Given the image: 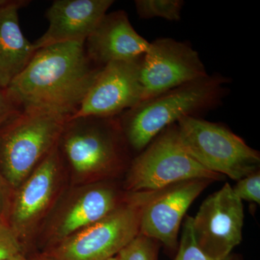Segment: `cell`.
<instances>
[{"label": "cell", "instance_id": "obj_11", "mask_svg": "<svg viewBox=\"0 0 260 260\" xmlns=\"http://www.w3.org/2000/svg\"><path fill=\"white\" fill-rule=\"evenodd\" d=\"M213 181L192 179L154 191L142 208L140 234L158 241L174 256L179 246V230L184 215L198 196Z\"/></svg>", "mask_w": 260, "mask_h": 260}, {"label": "cell", "instance_id": "obj_25", "mask_svg": "<svg viewBox=\"0 0 260 260\" xmlns=\"http://www.w3.org/2000/svg\"><path fill=\"white\" fill-rule=\"evenodd\" d=\"M12 1H13V0H0V9L9 5L10 3H11Z\"/></svg>", "mask_w": 260, "mask_h": 260}, {"label": "cell", "instance_id": "obj_27", "mask_svg": "<svg viewBox=\"0 0 260 260\" xmlns=\"http://www.w3.org/2000/svg\"><path fill=\"white\" fill-rule=\"evenodd\" d=\"M230 260H242V259L239 256H236L234 255V254H232Z\"/></svg>", "mask_w": 260, "mask_h": 260}, {"label": "cell", "instance_id": "obj_21", "mask_svg": "<svg viewBox=\"0 0 260 260\" xmlns=\"http://www.w3.org/2000/svg\"><path fill=\"white\" fill-rule=\"evenodd\" d=\"M233 191L241 200L260 204V172L259 170L249 174L247 177L237 181L232 187Z\"/></svg>", "mask_w": 260, "mask_h": 260}, {"label": "cell", "instance_id": "obj_3", "mask_svg": "<svg viewBox=\"0 0 260 260\" xmlns=\"http://www.w3.org/2000/svg\"><path fill=\"white\" fill-rule=\"evenodd\" d=\"M129 146L118 117L68 119L58 149L80 177L114 175L125 166Z\"/></svg>", "mask_w": 260, "mask_h": 260}, {"label": "cell", "instance_id": "obj_8", "mask_svg": "<svg viewBox=\"0 0 260 260\" xmlns=\"http://www.w3.org/2000/svg\"><path fill=\"white\" fill-rule=\"evenodd\" d=\"M244 220L242 201L225 183L203 201L192 217L195 242L212 259H226L242 242Z\"/></svg>", "mask_w": 260, "mask_h": 260}, {"label": "cell", "instance_id": "obj_2", "mask_svg": "<svg viewBox=\"0 0 260 260\" xmlns=\"http://www.w3.org/2000/svg\"><path fill=\"white\" fill-rule=\"evenodd\" d=\"M226 77L208 75L140 102L119 116L128 145L142 151L159 134L186 116L198 117L218 107L225 96Z\"/></svg>", "mask_w": 260, "mask_h": 260}, {"label": "cell", "instance_id": "obj_12", "mask_svg": "<svg viewBox=\"0 0 260 260\" xmlns=\"http://www.w3.org/2000/svg\"><path fill=\"white\" fill-rule=\"evenodd\" d=\"M141 59L113 61L103 67L79 109L70 119L117 117L141 102Z\"/></svg>", "mask_w": 260, "mask_h": 260}, {"label": "cell", "instance_id": "obj_9", "mask_svg": "<svg viewBox=\"0 0 260 260\" xmlns=\"http://www.w3.org/2000/svg\"><path fill=\"white\" fill-rule=\"evenodd\" d=\"M208 75L190 45L172 38L155 39L140 61L141 102Z\"/></svg>", "mask_w": 260, "mask_h": 260}, {"label": "cell", "instance_id": "obj_19", "mask_svg": "<svg viewBox=\"0 0 260 260\" xmlns=\"http://www.w3.org/2000/svg\"><path fill=\"white\" fill-rule=\"evenodd\" d=\"M182 229L177 253L173 260H217L207 256L197 245L193 234L192 217H186ZM231 256L222 260H230Z\"/></svg>", "mask_w": 260, "mask_h": 260}, {"label": "cell", "instance_id": "obj_6", "mask_svg": "<svg viewBox=\"0 0 260 260\" xmlns=\"http://www.w3.org/2000/svg\"><path fill=\"white\" fill-rule=\"evenodd\" d=\"M223 177L205 169L186 151L174 124L162 130L130 162L124 188L127 192L158 191L181 181H220Z\"/></svg>", "mask_w": 260, "mask_h": 260}, {"label": "cell", "instance_id": "obj_1", "mask_svg": "<svg viewBox=\"0 0 260 260\" xmlns=\"http://www.w3.org/2000/svg\"><path fill=\"white\" fill-rule=\"evenodd\" d=\"M102 68L89 59L85 42L42 48L8 88L21 112L70 119L83 103Z\"/></svg>", "mask_w": 260, "mask_h": 260}, {"label": "cell", "instance_id": "obj_23", "mask_svg": "<svg viewBox=\"0 0 260 260\" xmlns=\"http://www.w3.org/2000/svg\"><path fill=\"white\" fill-rule=\"evenodd\" d=\"M11 186L0 173V218L4 219L5 214L8 211L12 198Z\"/></svg>", "mask_w": 260, "mask_h": 260}, {"label": "cell", "instance_id": "obj_18", "mask_svg": "<svg viewBox=\"0 0 260 260\" xmlns=\"http://www.w3.org/2000/svg\"><path fill=\"white\" fill-rule=\"evenodd\" d=\"M160 246L158 241L139 234L118 253L116 260H159Z\"/></svg>", "mask_w": 260, "mask_h": 260}, {"label": "cell", "instance_id": "obj_13", "mask_svg": "<svg viewBox=\"0 0 260 260\" xmlns=\"http://www.w3.org/2000/svg\"><path fill=\"white\" fill-rule=\"evenodd\" d=\"M107 183H94L80 188L70 197L51 222L50 246L105 218L127 198Z\"/></svg>", "mask_w": 260, "mask_h": 260}, {"label": "cell", "instance_id": "obj_5", "mask_svg": "<svg viewBox=\"0 0 260 260\" xmlns=\"http://www.w3.org/2000/svg\"><path fill=\"white\" fill-rule=\"evenodd\" d=\"M68 120L20 112L0 128V173L13 190L57 146Z\"/></svg>", "mask_w": 260, "mask_h": 260}, {"label": "cell", "instance_id": "obj_7", "mask_svg": "<svg viewBox=\"0 0 260 260\" xmlns=\"http://www.w3.org/2000/svg\"><path fill=\"white\" fill-rule=\"evenodd\" d=\"M177 125L186 151L210 172L239 181L259 170V152L225 126L194 116Z\"/></svg>", "mask_w": 260, "mask_h": 260}, {"label": "cell", "instance_id": "obj_15", "mask_svg": "<svg viewBox=\"0 0 260 260\" xmlns=\"http://www.w3.org/2000/svg\"><path fill=\"white\" fill-rule=\"evenodd\" d=\"M149 45L150 42L133 28L124 10L104 15L85 42L89 59L100 68L113 61L139 59Z\"/></svg>", "mask_w": 260, "mask_h": 260}, {"label": "cell", "instance_id": "obj_22", "mask_svg": "<svg viewBox=\"0 0 260 260\" xmlns=\"http://www.w3.org/2000/svg\"><path fill=\"white\" fill-rule=\"evenodd\" d=\"M20 112H21L12 102L6 90L0 88V128Z\"/></svg>", "mask_w": 260, "mask_h": 260}, {"label": "cell", "instance_id": "obj_17", "mask_svg": "<svg viewBox=\"0 0 260 260\" xmlns=\"http://www.w3.org/2000/svg\"><path fill=\"white\" fill-rule=\"evenodd\" d=\"M184 3L182 0H136L135 9L142 19L160 18L179 21Z\"/></svg>", "mask_w": 260, "mask_h": 260}, {"label": "cell", "instance_id": "obj_28", "mask_svg": "<svg viewBox=\"0 0 260 260\" xmlns=\"http://www.w3.org/2000/svg\"><path fill=\"white\" fill-rule=\"evenodd\" d=\"M107 260H116V256H114V257L109 258V259H108Z\"/></svg>", "mask_w": 260, "mask_h": 260}, {"label": "cell", "instance_id": "obj_4", "mask_svg": "<svg viewBox=\"0 0 260 260\" xmlns=\"http://www.w3.org/2000/svg\"><path fill=\"white\" fill-rule=\"evenodd\" d=\"M155 191L128 192L125 201L105 218L49 246L47 260H107L140 234L143 205Z\"/></svg>", "mask_w": 260, "mask_h": 260}, {"label": "cell", "instance_id": "obj_24", "mask_svg": "<svg viewBox=\"0 0 260 260\" xmlns=\"http://www.w3.org/2000/svg\"><path fill=\"white\" fill-rule=\"evenodd\" d=\"M3 260H30L25 256L23 252L18 253V254H15V255L10 256L9 258Z\"/></svg>", "mask_w": 260, "mask_h": 260}, {"label": "cell", "instance_id": "obj_10", "mask_svg": "<svg viewBox=\"0 0 260 260\" xmlns=\"http://www.w3.org/2000/svg\"><path fill=\"white\" fill-rule=\"evenodd\" d=\"M63 162L58 145L14 190L8 223L20 241L29 237L54 203Z\"/></svg>", "mask_w": 260, "mask_h": 260}, {"label": "cell", "instance_id": "obj_20", "mask_svg": "<svg viewBox=\"0 0 260 260\" xmlns=\"http://www.w3.org/2000/svg\"><path fill=\"white\" fill-rule=\"evenodd\" d=\"M23 252V243L8 221L0 218V260Z\"/></svg>", "mask_w": 260, "mask_h": 260}, {"label": "cell", "instance_id": "obj_14", "mask_svg": "<svg viewBox=\"0 0 260 260\" xmlns=\"http://www.w3.org/2000/svg\"><path fill=\"white\" fill-rule=\"evenodd\" d=\"M113 0H56L48 8L47 31L32 43L37 51L54 44L85 42L114 4Z\"/></svg>", "mask_w": 260, "mask_h": 260}, {"label": "cell", "instance_id": "obj_26", "mask_svg": "<svg viewBox=\"0 0 260 260\" xmlns=\"http://www.w3.org/2000/svg\"><path fill=\"white\" fill-rule=\"evenodd\" d=\"M30 260H47V259H46L45 258H44V256H43L42 255V254H41V255L35 256V257L32 258V259H30Z\"/></svg>", "mask_w": 260, "mask_h": 260}, {"label": "cell", "instance_id": "obj_16", "mask_svg": "<svg viewBox=\"0 0 260 260\" xmlns=\"http://www.w3.org/2000/svg\"><path fill=\"white\" fill-rule=\"evenodd\" d=\"M30 1L13 0L0 9V88L6 89L35 54L32 43L23 35L18 11Z\"/></svg>", "mask_w": 260, "mask_h": 260}]
</instances>
